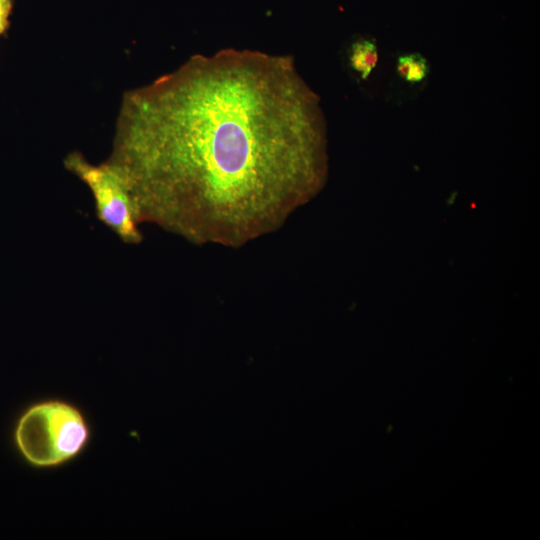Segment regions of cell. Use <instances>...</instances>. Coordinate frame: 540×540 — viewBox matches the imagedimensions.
<instances>
[{
	"label": "cell",
	"instance_id": "8992f818",
	"mask_svg": "<svg viewBox=\"0 0 540 540\" xmlns=\"http://www.w3.org/2000/svg\"><path fill=\"white\" fill-rule=\"evenodd\" d=\"M14 4L15 0H0V37L5 35L10 28Z\"/></svg>",
	"mask_w": 540,
	"mask_h": 540
},
{
	"label": "cell",
	"instance_id": "5b68a950",
	"mask_svg": "<svg viewBox=\"0 0 540 540\" xmlns=\"http://www.w3.org/2000/svg\"><path fill=\"white\" fill-rule=\"evenodd\" d=\"M430 67L427 59L419 53H409L398 57L396 71L405 81L416 84L424 81Z\"/></svg>",
	"mask_w": 540,
	"mask_h": 540
},
{
	"label": "cell",
	"instance_id": "3957f363",
	"mask_svg": "<svg viewBox=\"0 0 540 540\" xmlns=\"http://www.w3.org/2000/svg\"><path fill=\"white\" fill-rule=\"evenodd\" d=\"M64 166L90 189L99 221L125 243H140L142 234L138 228L137 207L118 168L107 159L92 164L78 151L65 157Z\"/></svg>",
	"mask_w": 540,
	"mask_h": 540
},
{
	"label": "cell",
	"instance_id": "7a4b0ae2",
	"mask_svg": "<svg viewBox=\"0 0 540 540\" xmlns=\"http://www.w3.org/2000/svg\"><path fill=\"white\" fill-rule=\"evenodd\" d=\"M90 437L82 412L62 400L29 406L14 428V443L22 458L36 468L57 467L75 458Z\"/></svg>",
	"mask_w": 540,
	"mask_h": 540
},
{
	"label": "cell",
	"instance_id": "277c9868",
	"mask_svg": "<svg viewBox=\"0 0 540 540\" xmlns=\"http://www.w3.org/2000/svg\"><path fill=\"white\" fill-rule=\"evenodd\" d=\"M378 58V47L372 38L360 37L350 46V66L362 80L370 76L378 63Z\"/></svg>",
	"mask_w": 540,
	"mask_h": 540
},
{
	"label": "cell",
	"instance_id": "6da1fadb",
	"mask_svg": "<svg viewBox=\"0 0 540 540\" xmlns=\"http://www.w3.org/2000/svg\"><path fill=\"white\" fill-rule=\"evenodd\" d=\"M107 160L140 223L239 247L322 189L326 123L291 58L226 49L126 91Z\"/></svg>",
	"mask_w": 540,
	"mask_h": 540
}]
</instances>
